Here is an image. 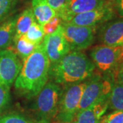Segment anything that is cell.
Wrapping results in <instances>:
<instances>
[{
  "mask_svg": "<svg viewBox=\"0 0 123 123\" xmlns=\"http://www.w3.org/2000/svg\"><path fill=\"white\" fill-rule=\"evenodd\" d=\"M23 62L14 81V87L25 97H35L48 82L49 77L50 62L43 43Z\"/></svg>",
  "mask_w": 123,
  "mask_h": 123,
  "instance_id": "1",
  "label": "cell"
},
{
  "mask_svg": "<svg viewBox=\"0 0 123 123\" xmlns=\"http://www.w3.org/2000/svg\"><path fill=\"white\" fill-rule=\"evenodd\" d=\"M95 65L85 53L70 51L56 63L50 64L49 76L57 84L69 85L89 79Z\"/></svg>",
  "mask_w": 123,
  "mask_h": 123,
  "instance_id": "2",
  "label": "cell"
},
{
  "mask_svg": "<svg viewBox=\"0 0 123 123\" xmlns=\"http://www.w3.org/2000/svg\"><path fill=\"white\" fill-rule=\"evenodd\" d=\"M62 90L53 81L47 82L37 94L34 111L36 123H51L56 117Z\"/></svg>",
  "mask_w": 123,
  "mask_h": 123,
  "instance_id": "3",
  "label": "cell"
},
{
  "mask_svg": "<svg viewBox=\"0 0 123 123\" xmlns=\"http://www.w3.org/2000/svg\"><path fill=\"white\" fill-rule=\"evenodd\" d=\"M87 80L67 85L62 90L56 118L60 123L74 120L79 111V107Z\"/></svg>",
  "mask_w": 123,
  "mask_h": 123,
  "instance_id": "4",
  "label": "cell"
},
{
  "mask_svg": "<svg viewBox=\"0 0 123 123\" xmlns=\"http://www.w3.org/2000/svg\"><path fill=\"white\" fill-rule=\"evenodd\" d=\"M90 56L94 64L101 71L117 72L123 64V46L100 44L92 49Z\"/></svg>",
  "mask_w": 123,
  "mask_h": 123,
  "instance_id": "5",
  "label": "cell"
},
{
  "mask_svg": "<svg viewBox=\"0 0 123 123\" xmlns=\"http://www.w3.org/2000/svg\"><path fill=\"white\" fill-rule=\"evenodd\" d=\"M89 79L81 96L78 112L90 107L102 100L109 98L113 84L98 75H92Z\"/></svg>",
  "mask_w": 123,
  "mask_h": 123,
  "instance_id": "6",
  "label": "cell"
},
{
  "mask_svg": "<svg viewBox=\"0 0 123 123\" xmlns=\"http://www.w3.org/2000/svg\"><path fill=\"white\" fill-rule=\"evenodd\" d=\"M64 35L71 51H82L94 42L95 27L77 25L70 23H62Z\"/></svg>",
  "mask_w": 123,
  "mask_h": 123,
  "instance_id": "7",
  "label": "cell"
},
{
  "mask_svg": "<svg viewBox=\"0 0 123 123\" xmlns=\"http://www.w3.org/2000/svg\"><path fill=\"white\" fill-rule=\"evenodd\" d=\"M42 43L50 64H55L60 60L71 51L70 46L64 37L61 25L53 33L44 36Z\"/></svg>",
  "mask_w": 123,
  "mask_h": 123,
  "instance_id": "8",
  "label": "cell"
},
{
  "mask_svg": "<svg viewBox=\"0 0 123 123\" xmlns=\"http://www.w3.org/2000/svg\"><path fill=\"white\" fill-rule=\"evenodd\" d=\"M21 68V62L15 52L10 49L0 50V84L10 86Z\"/></svg>",
  "mask_w": 123,
  "mask_h": 123,
  "instance_id": "9",
  "label": "cell"
},
{
  "mask_svg": "<svg viewBox=\"0 0 123 123\" xmlns=\"http://www.w3.org/2000/svg\"><path fill=\"white\" fill-rule=\"evenodd\" d=\"M114 8L110 3L107 2L98 8L76 15L67 23L81 26L96 27L110 21L114 17Z\"/></svg>",
  "mask_w": 123,
  "mask_h": 123,
  "instance_id": "10",
  "label": "cell"
},
{
  "mask_svg": "<svg viewBox=\"0 0 123 123\" xmlns=\"http://www.w3.org/2000/svg\"><path fill=\"white\" fill-rule=\"evenodd\" d=\"M106 3L105 0H70L57 16L61 18L62 22H69L76 15L98 8Z\"/></svg>",
  "mask_w": 123,
  "mask_h": 123,
  "instance_id": "11",
  "label": "cell"
},
{
  "mask_svg": "<svg viewBox=\"0 0 123 123\" xmlns=\"http://www.w3.org/2000/svg\"><path fill=\"white\" fill-rule=\"evenodd\" d=\"M101 42L108 46H123V19L108 23L101 29Z\"/></svg>",
  "mask_w": 123,
  "mask_h": 123,
  "instance_id": "12",
  "label": "cell"
},
{
  "mask_svg": "<svg viewBox=\"0 0 123 123\" xmlns=\"http://www.w3.org/2000/svg\"><path fill=\"white\" fill-rule=\"evenodd\" d=\"M31 10L36 21L41 25H44L57 15L56 12L51 7L47 0H32Z\"/></svg>",
  "mask_w": 123,
  "mask_h": 123,
  "instance_id": "13",
  "label": "cell"
},
{
  "mask_svg": "<svg viewBox=\"0 0 123 123\" xmlns=\"http://www.w3.org/2000/svg\"><path fill=\"white\" fill-rule=\"evenodd\" d=\"M35 18L31 8H27L23 11L17 17L15 34L14 36L13 42L25 35L31 25L35 22Z\"/></svg>",
  "mask_w": 123,
  "mask_h": 123,
  "instance_id": "14",
  "label": "cell"
},
{
  "mask_svg": "<svg viewBox=\"0 0 123 123\" xmlns=\"http://www.w3.org/2000/svg\"><path fill=\"white\" fill-rule=\"evenodd\" d=\"M17 17L10 18L0 25V50L8 47L13 41Z\"/></svg>",
  "mask_w": 123,
  "mask_h": 123,
  "instance_id": "15",
  "label": "cell"
},
{
  "mask_svg": "<svg viewBox=\"0 0 123 123\" xmlns=\"http://www.w3.org/2000/svg\"><path fill=\"white\" fill-rule=\"evenodd\" d=\"M108 103L110 108L114 111H123V86L115 81L110 91Z\"/></svg>",
  "mask_w": 123,
  "mask_h": 123,
  "instance_id": "16",
  "label": "cell"
},
{
  "mask_svg": "<svg viewBox=\"0 0 123 123\" xmlns=\"http://www.w3.org/2000/svg\"><path fill=\"white\" fill-rule=\"evenodd\" d=\"M17 55L24 62L37 47V44H34L25 38L24 36L14 41Z\"/></svg>",
  "mask_w": 123,
  "mask_h": 123,
  "instance_id": "17",
  "label": "cell"
},
{
  "mask_svg": "<svg viewBox=\"0 0 123 123\" xmlns=\"http://www.w3.org/2000/svg\"><path fill=\"white\" fill-rule=\"evenodd\" d=\"M101 117L94 105L78 112L75 120L77 123H99Z\"/></svg>",
  "mask_w": 123,
  "mask_h": 123,
  "instance_id": "18",
  "label": "cell"
},
{
  "mask_svg": "<svg viewBox=\"0 0 123 123\" xmlns=\"http://www.w3.org/2000/svg\"><path fill=\"white\" fill-rule=\"evenodd\" d=\"M23 36L30 42L38 45L43 42L45 35L43 25L35 21Z\"/></svg>",
  "mask_w": 123,
  "mask_h": 123,
  "instance_id": "19",
  "label": "cell"
},
{
  "mask_svg": "<svg viewBox=\"0 0 123 123\" xmlns=\"http://www.w3.org/2000/svg\"><path fill=\"white\" fill-rule=\"evenodd\" d=\"M0 123H34L19 113L12 112L0 116Z\"/></svg>",
  "mask_w": 123,
  "mask_h": 123,
  "instance_id": "20",
  "label": "cell"
},
{
  "mask_svg": "<svg viewBox=\"0 0 123 123\" xmlns=\"http://www.w3.org/2000/svg\"><path fill=\"white\" fill-rule=\"evenodd\" d=\"M10 86L0 84V116L10 103Z\"/></svg>",
  "mask_w": 123,
  "mask_h": 123,
  "instance_id": "21",
  "label": "cell"
},
{
  "mask_svg": "<svg viewBox=\"0 0 123 123\" xmlns=\"http://www.w3.org/2000/svg\"><path fill=\"white\" fill-rule=\"evenodd\" d=\"M17 0H0V22L4 20L16 4Z\"/></svg>",
  "mask_w": 123,
  "mask_h": 123,
  "instance_id": "22",
  "label": "cell"
},
{
  "mask_svg": "<svg viewBox=\"0 0 123 123\" xmlns=\"http://www.w3.org/2000/svg\"><path fill=\"white\" fill-rule=\"evenodd\" d=\"M62 23V21L61 18L57 15L52 18L50 21H49L48 22L46 23L44 25H43L44 35H49V34L53 33L57 30V27L61 25Z\"/></svg>",
  "mask_w": 123,
  "mask_h": 123,
  "instance_id": "23",
  "label": "cell"
},
{
  "mask_svg": "<svg viewBox=\"0 0 123 123\" xmlns=\"http://www.w3.org/2000/svg\"><path fill=\"white\" fill-rule=\"evenodd\" d=\"M51 7L56 12L57 15L64 9L70 0H47Z\"/></svg>",
  "mask_w": 123,
  "mask_h": 123,
  "instance_id": "24",
  "label": "cell"
},
{
  "mask_svg": "<svg viewBox=\"0 0 123 123\" xmlns=\"http://www.w3.org/2000/svg\"><path fill=\"white\" fill-rule=\"evenodd\" d=\"M105 118L107 123H123V111H114Z\"/></svg>",
  "mask_w": 123,
  "mask_h": 123,
  "instance_id": "25",
  "label": "cell"
},
{
  "mask_svg": "<svg viewBox=\"0 0 123 123\" xmlns=\"http://www.w3.org/2000/svg\"><path fill=\"white\" fill-rule=\"evenodd\" d=\"M116 9L118 14L123 17V0H116Z\"/></svg>",
  "mask_w": 123,
  "mask_h": 123,
  "instance_id": "26",
  "label": "cell"
},
{
  "mask_svg": "<svg viewBox=\"0 0 123 123\" xmlns=\"http://www.w3.org/2000/svg\"><path fill=\"white\" fill-rule=\"evenodd\" d=\"M116 81L123 86V66H121L116 72Z\"/></svg>",
  "mask_w": 123,
  "mask_h": 123,
  "instance_id": "27",
  "label": "cell"
},
{
  "mask_svg": "<svg viewBox=\"0 0 123 123\" xmlns=\"http://www.w3.org/2000/svg\"><path fill=\"white\" fill-rule=\"evenodd\" d=\"M99 123H107V122H106L105 118V117H103V118H101Z\"/></svg>",
  "mask_w": 123,
  "mask_h": 123,
  "instance_id": "28",
  "label": "cell"
},
{
  "mask_svg": "<svg viewBox=\"0 0 123 123\" xmlns=\"http://www.w3.org/2000/svg\"><path fill=\"white\" fill-rule=\"evenodd\" d=\"M77 123V121H76V120H73V121H71V122H68V123Z\"/></svg>",
  "mask_w": 123,
  "mask_h": 123,
  "instance_id": "29",
  "label": "cell"
},
{
  "mask_svg": "<svg viewBox=\"0 0 123 123\" xmlns=\"http://www.w3.org/2000/svg\"><path fill=\"white\" fill-rule=\"evenodd\" d=\"M107 1H111V0H107Z\"/></svg>",
  "mask_w": 123,
  "mask_h": 123,
  "instance_id": "30",
  "label": "cell"
},
{
  "mask_svg": "<svg viewBox=\"0 0 123 123\" xmlns=\"http://www.w3.org/2000/svg\"><path fill=\"white\" fill-rule=\"evenodd\" d=\"M122 66H123V65H122Z\"/></svg>",
  "mask_w": 123,
  "mask_h": 123,
  "instance_id": "31",
  "label": "cell"
}]
</instances>
